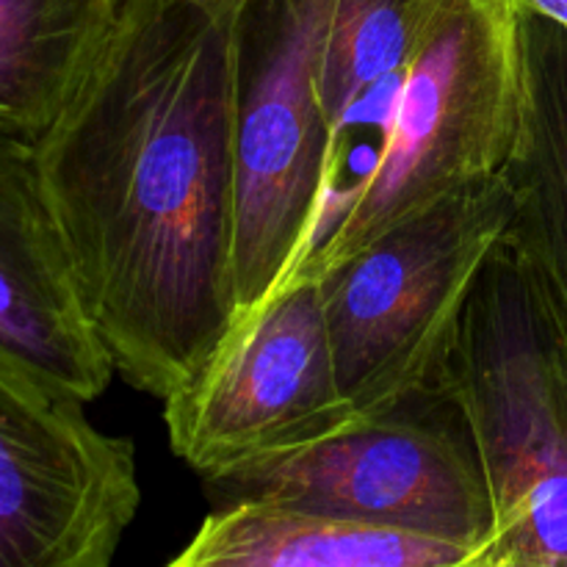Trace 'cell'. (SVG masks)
Masks as SVG:
<instances>
[{"label":"cell","mask_w":567,"mask_h":567,"mask_svg":"<svg viewBox=\"0 0 567 567\" xmlns=\"http://www.w3.org/2000/svg\"><path fill=\"white\" fill-rule=\"evenodd\" d=\"M249 0H125L39 169L127 385L169 399L236 324V31Z\"/></svg>","instance_id":"6da1fadb"},{"label":"cell","mask_w":567,"mask_h":567,"mask_svg":"<svg viewBox=\"0 0 567 567\" xmlns=\"http://www.w3.org/2000/svg\"><path fill=\"white\" fill-rule=\"evenodd\" d=\"M432 391L468 432L493 537L567 567V297L509 230L476 277Z\"/></svg>","instance_id":"7a4b0ae2"},{"label":"cell","mask_w":567,"mask_h":567,"mask_svg":"<svg viewBox=\"0 0 567 567\" xmlns=\"http://www.w3.org/2000/svg\"><path fill=\"white\" fill-rule=\"evenodd\" d=\"M524 122V11L515 0H435L377 161L288 280H316L399 221L504 175Z\"/></svg>","instance_id":"3957f363"},{"label":"cell","mask_w":567,"mask_h":567,"mask_svg":"<svg viewBox=\"0 0 567 567\" xmlns=\"http://www.w3.org/2000/svg\"><path fill=\"white\" fill-rule=\"evenodd\" d=\"M513 216L507 175L487 177L316 277L338 385L354 419L432 393L476 277Z\"/></svg>","instance_id":"277c9868"},{"label":"cell","mask_w":567,"mask_h":567,"mask_svg":"<svg viewBox=\"0 0 567 567\" xmlns=\"http://www.w3.org/2000/svg\"><path fill=\"white\" fill-rule=\"evenodd\" d=\"M332 3L249 0L238 20L236 324L255 313L319 241L332 147L321 97Z\"/></svg>","instance_id":"5b68a950"},{"label":"cell","mask_w":567,"mask_h":567,"mask_svg":"<svg viewBox=\"0 0 567 567\" xmlns=\"http://www.w3.org/2000/svg\"><path fill=\"white\" fill-rule=\"evenodd\" d=\"M221 502L258 498L457 543L493 535L491 493L457 410L426 393L297 452L205 480Z\"/></svg>","instance_id":"8992f818"},{"label":"cell","mask_w":567,"mask_h":567,"mask_svg":"<svg viewBox=\"0 0 567 567\" xmlns=\"http://www.w3.org/2000/svg\"><path fill=\"white\" fill-rule=\"evenodd\" d=\"M352 421L319 280L282 282L188 385L164 399L172 452L203 482L324 441Z\"/></svg>","instance_id":"52a82bcc"},{"label":"cell","mask_w":567,"mask_h":567,"mask_svg":"<svg viewBox=\"0 0 567 567\" xmlns=\"http://www.w3.org/2000/svg\"><path fill=\"white\" fill-rule=\"evenodd\" d=\"M0 358V567H114L142 504L133 443Z\"/></svg>","instance_id":"ba28073f"},{"label":"cell","mask_w":567,"mask_h":567,"mask_svg":"<svg viewBox=\"0 0 567 567\" xmlns=\"http://www.w3.org/2000/svg\"><path fill=\"white\" fill-rule=\"evenodd\" d=\"M0 358L81 404L116 374L44 192L37 133L9 120H0Z\"/></svg>","instance_id":"9c48e42d"},{"label":"cell","mask_w":567,"mask_h":567,"mask_svg":"<svg viewBox=\"0 0 567 567\" xmlns=\"http://www.w3.org/2000/svg\"><path fill=\"white\" fill-rule=\"evenodd\" d=\"M493 535L457 543L258 498L221 502L164 567H482Z\"/></svg>","instance_id":"30bf717a"},{"label":"cell","mask_w":567,"mask_h":567,"mask_svg":"<svg viewBox=\"0 0 567 567\" xmlns=\"http://www.w3.org/2000/svg\"><path fill=\"white\" fill-rule=\"evenodd\" d=\"M526 122L507 166L509 233L567 297V28L524 11Z\"/></svg>","instance_id":"8fae6325"},{"label":"cell","mask_w":567,"mask_h":567,"mask_svg":"<svg viewBox=\"0 0 567 567\" xmlns=\"http://www.w3.org/2000/svg\"><path fill=\"white\" fill-rule=\"evenodd\" d=\"M125 0H0V120L42 133L103 48Z\"/></svg>","instance_id":"7c38bea8"},{"label":"cell","mask_w":567,"mask_h":567,"mask_svg":"<svg viewBox=\"0 0 567 567\" xmlns=\"http://www.w3.org/2000/svg\"><path fill=\"white\" fill-rule=\"evenodd\" d=\"M435 0H336L321 64V97L332 147L369 111L396 92L404 64ZM330 147V153H332Z\"/></svg>","instance_id":"4fadbf2b"},{"label":"cell","mask_w":567,"mask_h":567,"mask_svg":"<svg viewBox=\"0 0 567 567\" xmlns=\"http://www.w3.org/2000/svg\"><path fill=\"white\" fill-rule=\"evenodd\" d=\"M482 567H543V565L537 563V559H532L529 554L520 551V548L507 546V543H498L496 537H493L491 551H487Z\"/></svg>","instance_id":"5bb4252c"},{"label":"cell","mask_w":567,"mask_h":567,"mask_svg":"<svg viewBox=\"0 0 567 567\" xmlns=\"http://www.w3.org/2000/svg\"><path fill=\"white\" fill-rule=\"evenodd\" d=\"M515 6H518L520 11L548 17V20L567 28V0H515Z\"/></svg>","instance_id":"9a60e30c"}]
</instances>
